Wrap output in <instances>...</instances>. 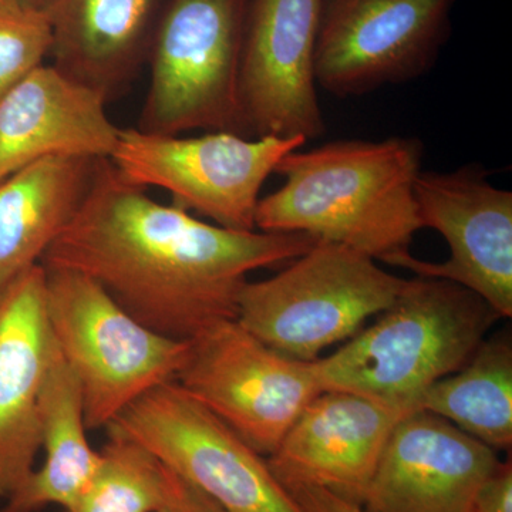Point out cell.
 Wrapping results in <instances>:
<instances>
[{
  "label": "cell",
  "mask_w": 512,
  "mask_h": 512,
  "mask_svg": "<svg viewBox=\"0 0 512 512\" xmlns=\"http://www.w3.org/2000/svg\"><path fill=\"white\" fill-rule=\"evenodd\" d=\"M315 242L202 221L148 197L101 158L82 207L40 264L89 276L148 329L191 340L237 319L251 272L291 262Z\"/></svg>",
  "instance_id": "1"
},
{
  "label": "cell",
  "mask_w": 512,
  "mask_h": 512,
  "mask_svg": "<svg viewBox=\"0 0 512 512\" xmlns=\"http://www.w3.org/2000/svg\"><path fill=\"white\" fill-rule=\"evenodd\" d=\"M421 158L414 137L298 148L276 167L285 183L259 200L255 229L308 235L399 268L423 228L414 198Z\"/></svg>",
  "instance_id": "2"
},
{
  "label": "cell",
  "mask_w": 512,
  "mask_h": 512,
  "mask_svg": "<svg viewBox=\"0 0 512 512\" xmlns=\"http://www.w3.org/2000/svg\"><path fill=\"white\" fill-rule=\"evenodd\" d=\"M335 353L313 360L323 392L417 409L431 384L473 357L500 319L484 299L443 279H407L392 306Z\"/></svg>",
  "instance_id": "3"
},
{
  "label": "cell",
  "mask_w": 512,
  "mask_h": 512,
  "mask_svg": "<svg viewBox=\"0 0 512 512\" xmlns=\"http://www.w3.org/2000/svg\"><path fill=\"white\" fill-rule=\"evenodd\" d=\"M45 272L47 322L79 386L87 430L106 429L144 394L174 382L188 340L148 329L89 276Z\"/></svg>",
  "instance_id": "4"
},
{
  "label": "cell",
  "mask_w": 512,
  "mask_h": 512,
  "mask_svg": "<svg viewBox=\"0 0 512 512\" xmlns=\"http://www.w3.org/2000/svg\"><path fill=\"white\" fill-rule=\"evenodd\" d=\"M406 281L370 256L316 241L279 274L248 281L239 293L237 320L281 355L312 362L392 306Z\"/></svg>",
  "instance_id": "5"
},
{
  "label": "cell",
  "mask_w": 512,
  "mask_h": 512,
  "mask_svg": "<svg viewBox=\"0 0 512 512\" xmlns=\"http://www.w3.org/2000/svg\"><path fill=\"white\" fill-rule=\"evenodd\" d=\"M247 9L248 0H168L148 55L150 87L138 130L248 137L241 104Z\"/></svg>",
  "instance_id": "6"
},
{
  "label": "cell",
  "mask_w": 512,
  "mask_h": 512,
  "mask_svg": "<svg viewBox=\"0 0 512 512\" xmlns=\"http://www.w3.org/2000/svg\"><path fill=\"white\" fill-rule=\"evenodd\" d=\"M303 138H248L229 131L164 136L121 128L109 160L130 183L157 187L171 204L218 227L255 231L259 194L282 158Z\"/></svg>",
  "instance_id": "7"
},
{
  "label": "cell",
  "mask_w": 512,
  "mask_h": 512,
  "mask_svg": "<svg viewBox=\"0 0 512 512\" xmlns=\"http://www.w3.org/2000/svg\"><path fill=\"white\" fill-rule=\"evenodd\" d=\"M174 382L264 457L323 392L315 365L269 348L237 319L188 340Z\"/></svg>",
  "instance_id": "8"
},
{
  "label": "cell",
  "mask_w": 512,
  "mask_h": 512,
  "mask_svg": "<svg viewBox=\"0 0 512 512\" xmlns=\"http://www.w3.org/2000/svg\"><path fill=\"white\" fill-rule=\"evenodd\" d=\"M111 424L224 511L303 512L266 457L175 382L150 390Z\"/></svg>",
  "instance_id": "9"
},
{
  "label": "cell",
  "mask_w": 512,
  "mask_h": 512,
  "mask_svg": "<svg viewBox=\"0 0 512 512\" xmlns=\"http://www.w3.org/2000/svg\"><path fill=\"white\" fill-rule=\"evenodd\" d=\"M456 0H323L316 86L356 97L419 79L436 62Z\"/></svg>",
  "instance_id": "10"
},
{
  "label": "cell",
  "mask_w": 512,
  "mask_h": 512,
  "mask_svg": "<svg viewBox=\"0 0 512 512\" xmlns=\"http://www.w3.org/2000/svg\"><path fill=\"white\" fill-rule=\"evenodd\" d=\"M423 228L446 239L447 261L407 256L399 268L443 279L484 299L500 318L512 316V192L494 187L483 168L423 171L414 184Z\"/></svg>",
  "instance_id": "11"
},
{
  "label": "cell",
  "mask_w": 512,
  "mask_h": 512,
  "mask_svg": "<svg viewBox=\"0 0 512 512\" xmlns=\"http://www.w3.org/2000/svg\"><path fill=\"white\" fill-rule=\"evenodd\" d=\"M323 0H248L241 104L248 136L303 138L325 131L315 80Z\"/></svg>",
  "instance_id": "12"
},
{
  "label": "cell",
  "mask_w": 512,
  "mask_h": 512,
  "mask_svg": "<svg viewBox=\"0 0 512 512\" xmlns=\"http://www.w3.org/2000/svg\"><path fill=\"white\" fill-rule=\"evenodd\" d=\"M497 451L453 423L414 409L394 427L370 480L366 512H471L500 466Z\"/></svg>",
  "instance_id": "13"
},
{
  "label": "cell",
  "mask_w": 512,
  "mask_h": 512,
  "mask_svg": "<svg viewBox=\"0 0 512 512\" xmlns=\"http://www.w3.org/2000/svg\"><path fill=\"white\" fill-rule=\"evenodd\" d=\"M412 410L326 390L303 410L266 461L286 490L318 487L362 505L390 434Z\"/></svg>",
  "instance_id": "14"
},
{
  "label": "cell",
  "mask_w": 512,
  "mask_h": 512,
  "mask_svg": "<svg viewBox=\"0 0 512 512\" xmlns=\"http://www.w3.org/2000/svg\"><path fill=\"white\" fill-rule=\"evenodd\" d=\"M53 336L42 264L0 291V498L35 470L40 453V396Z\"/></svg>",
  "instance_id": "15"
},
{
  "label": "cell",
  "mask_w": 512,
  "mask_h": 512,
  "mask_svg": "<svg viewBox=\"0 0 512 512\" xmlns=\"http://www.w3.org/2000/svg\"><path fill=\"white\" fill-rule=\"evenodd\" d=\"M106 94L42 64L0 99V181L53 156L110 158L121 128Z\"/></svg>",
  "instance_id": "16"
},
{
  "label": "cell",
  "mask_w": 512,
  "mask_h": 512,
  "mask_svg": "<svg viewBox=\"0 0 512 512\" xmlns=\"http://www.w3.org/2000/svg\"><path fill=\"white\" fill-rule=\"evenodd\" d=\"M168 0H57L53 66L114 96L150 55Z\"/></svg>",
  "instance_id": "17"
},
{
  "label": "cell",
  "mask_w": 512,
  "mask_h": 512,
  "mask_svg": "<svg viewBox=\"0 0 512 512\" xmlns=\"http://www.w3.org/2000/svg\"><path fill=\"white\" fill-rule=\"evenodd\" d=\"M99 160L53 156L0 181V291L40 264L76 217Z\"/></svg>",
  "instance_id": "18"
},
{
  "label": "cell",
  "mask_w": 512,
  "mask_h": 512,
  "mask_svg": "<svg viewBox=\"0 0 512 512\" xmlns=\"http://www.w3.org/2000/svg\"><path fill=\"white\" fill-rule=\"evenodd\" d=\"M87 431L79 386L53 339L40 396V450L45 458L5 498L0 512H40L50 505L69 510L100 464V451L90 446Z\"/></svg>",
  "instance_id": "19"
},
{
  "label": "cell",
  "mask_w": 512,
  "mask_h": 512,
  "mask_svg": "<svg viewBox=\"0 0 512 512\" xmlns=\"http://www.w3.org/2000/svg\"><path fill=\"white\" fill-rule=\"evenodd\" d=\"M417 409L443 417L497 451L512 446V340L510 332L485 338L453 375L431 384Z\"/></svg>",
  "instance_id": "20"
},
{
  "label": "cell",
  "mask_w": 512,
  "mask_h": 512,
  "mask_svg": "<svg viewBox=\"0 0 512 512\" xmlns=\"http://www.w3.org/2000/svg\"><path fill=\"white\" fill-rule=\"evenodd\" d=\"M106 431L107 441L92 481L64 512L160 511L173 497L181 477L113 424Z\"/></svg>",
  "instance_id": "21"
},
{
  "label": "cell",
  "mask_w": 512,
  "mask_h": 512,
  "mask_svg": "<svg viewBox=\"0 0 512 512\" xmlns=\"http://www.w3.org/2000/svg\"><path fill=\"white\" fill-rule=\"evenodd\" d=\"M52 12L0 0V99L42 66L52 50Z\"/></svg>",
  "instance_id": "22"
},
{
  "label": "cell",
  "mask_w": 512,
  "mask_h": 512,
  "mask_svg": "<svg viewBox=\"0 0 512 512\" xmlns=\"http://www.w3.org/2000/svg\"><path fill=\"white\" fill-rule=\"evenodd\" d=\"M471 512H512L511 460L501 461L481 485Z\"/></svg>",
  "instance_id": "23"
},
{
  "label": "cell",
  "mask_w": 512,
  "mask_h": 512,
  "mask_svg": "<svg viewBox=\"0 0 512 512\" xmlns=\"http://www.w3.org/2000/svg\"><path fill=\"white\" fill-rule=\"evenodd\" d=\"M303 512H366L338 495L318 487H295L288 490Z\"/></svg>",
  "instance_id": "24"
},
{
  "label": "cell",
  "mask_w": 512,
  "mask_h": 512,
  "mask_svg": "<svg viewBox=\"0 0 512 512\" xmlns=\"http://www.w3.org/2000/svg\"><path fill=\"white\" fill-rule=\"evenodd\" d=\"M158 512H227L207 494L181 478L171 500Z\"/></svg>",
  "instance_id": "25"
},
{
  "label": "cell",
  "mask_w": 512,
  "mask_h": 512,
  "mask_svg": "<svg viewBox=\"0 0 512 512\" xmlns=\"http://www.w3.org/2000/svg\"><path fill=\"white\" fill-rule=\"evenodd\" d=\"M16 2L36 10H52L57 0H16Z\"/></svg>",
  "instance_id": "26"
}]
</instances>
